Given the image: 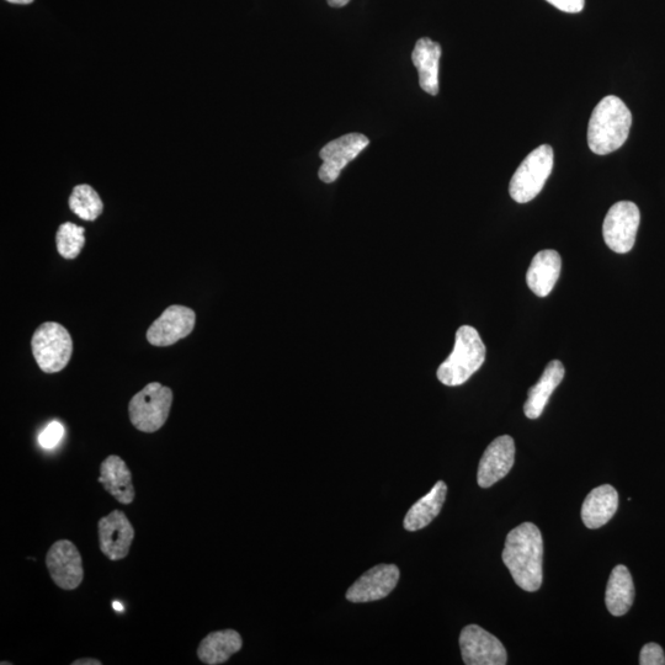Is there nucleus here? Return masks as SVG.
I'll return each instance as SVG.
<instances>
[{"label":"nucleus","mask_w":665,"mask_h":665,"mask_svg":"<svg viewBox=\"0 0 665 665\" xmlns=\"http://www.w3.org/2000/svg\"><path fill=\"white\" fill-rule=\"evenodd\" d=\"M515 444L512 436H499L489 444L478 466L477 481L482 488L492 487L512 470Z\"/></svg>","instance_id":"14"},{"label":"nucleus","mask_w":665,"mask_h":665,"mask_svg":"<svg viewBox=\"0 0 665 665\" xmlns=\"http://www.w3.org/2000/svg\"><path fill=\"white\" fill-rule=\"evenodd\" d=\"M196 313L191 308L173 305L152 323L147 331L148 343L154 347H170L193 333Z\"/></svg>","instance_id":"11"},{"label":"nucleus","mask_w":665,"mask_h":665,"mask_svg":"<svg viewBox=\"0 0 665 665\" xmlns=\"http://www.w3.org/2000/svg\"><path fill=\"white\" fill-rule=\"evenodd\" d=\"M34 358L46 374H56L68 365L73 353V340L60 323H42L31 339Z\"/></svg>","instance_id":"5"},{"label":"nucleus","mask_w":665,"mask_h":665,"mask_svg":"<svg viewBox=\"0 0 665 665\" xmlns=\"http://www.w3.org/2000/svg\"><path fill=\"white\" fill-rule=\"evenodd\" d=\"M641 665H665L663 648L657 643H647L642 648L640 656Z\"/></svg>","instance_id":"26"},{"label":"nucleus","mask_w":665,"mask_h":665,"mask_svg":"<svg viewBox=\"0 0 665 665\" xmlns=\"http://www.w3.org/2000/svg\"><path fill=\"white\" fill-rule=\"evenodd\" d=\"M99 482L117 502L127 505L135 500L131 471L121 457L111 455L101 462Z\"/></svg>","instance_id":"16"},{"label":"nucleus","mask_w":665,"mask_h":665,"mask_svg":"<svg viewBox=\"0 0 665 665\" xmlns=\"http://www.w3.org/2000/svg\"><path fill=\"white\" fill-rule=\"evenodd\" d=\"M329 7L332 8H343L347 5L350 0H327Z\"/></svg>","instance_id":"29"},{"label":"nucleus","mask_w":665,"mask_h":665,"mask_svg":"<svg viewBox=\"0 0 665 665\" xmlns=\"http://www.w3.org/2000/svg\"><path fill=\"white\" fill-rule=\"evenodd\" d=\"M503 562L516 584L525 592L541 588L544 541L535 524L524 523L510 531L503 550Z\"/></svg>","instance_id":"1"},{"label":"nucleus","mask_w":665,"mask_h":665,"mask_svg":"<svg viewBox=\"0 0 665 665\" xmlns=\"http://www.w3.org/2000/svg\"><path fill=\"white\" fill-rule=\"evenodd\" d=\"M9 3L13 4H31L34 2V0H7Z\"/></svg>","instance_id":"31"},{"label":"nucleus","mask_w":665,"mask_h":665,"mask_svg":"<svg viewBox=\"0 0 665 665\" xmlns=\"http://www.w3.org/2000/svg\"><path fill=\"white\" fill-rule=\"evenodd\" d=\"M85 230L72 222L63 223L56 234V246L62 258L72 260L81 254L85 244Z\"/></svg>","instance_id":"24"},{"label":"nucleus","mask_w":665,"mask_h":665,"mask_svg":"<svg viewBox=\"0 0 665 665\" xmlns=\"http://www.w3.org/2000/svg\"><path fill=\"white\" fill-rule=\"evenodd\" d=\"M619 508V493L610 484L593 489L585 498L582 519L588 529H599L608 524Z\"/></svg>","instance_id":"18"},{"label":"nucleus","mask_w":665,"mask_h":665,"mask_svg":"<svg viewBox=\"0 0 665 665\" xmlns=\"http://www.w3.org/2000/svg\"><path fill=\"white\" fill-rule=\"evenodd\" d=\"M242 647L243 640L237 631H216L210 633L201 641L198 648V657L202 663L207 665L223 664L233 654L241 651Z\"/></svg>","instance_id":"20"},{"label":"nucleus","mask_w":665,"mask_h":665,"mask_svg":"<svg viewBox=\"0 0 665 665\" xmlns=\"http://www.w3.org/2000/svg\"><path fill=\"white\" fill-rule=\"evenodd\" d=\"M72 664L73 665H101L103 663L98 661V659L83 658V659H77V661H74Z\"/></svg>","instance_id":"28"},{"label":"nucleus","mask_w":665,"mask_h":665,"mask_svg":"<svg viewBox=\"0 0 665 665\" xmlns=\"http://www.w3.org/2000/svg\"><path fill=\"white\" fill-rule=\"evenodd\" d=\"M561 255L556 250H541L535 255L526 274V283L536 296H549L560 278Z\"/></svg>","instance_id":"15"},{"label":"nucleus","mask_w":665,"mask_h":665,"mask_svg":"<svg viewBox=\"0 0 665 665\" xmlns=\"http://www.w3.org/2000/svg\"><path fill=\"white\" fill-rule=\"evenodd\" d=\"M553 169V150L542 145L532 151L510 180L509 193L519 204L534 200L544 189Z\"/></svg>","instance_id":"6"},{"label":"nucleus","mask_w":665,"mask_h":665,"mask_svg":"<svg viewBox=\"0 0 665 665\" xmlns=\"http://www.w3.org/2000/svg\"><path fill=\"white\" fill-rule=\"evenodd\" d=\"M46 566L52 581L58 588L74 590L83 582L84 569L81 552L69 540H60L51 546L47 552Z\"/></svg>","instance_id":"10"},{"label":"nucleus","mask_w":665,"mask_h":665,"mask_svg":"<svg viewBox=\"0 0 665 665\" xmlns=\"http://www.w3.org/2000/svg\"><path fill=\"white\" fill-rule=\"evenodd\" d=\"M113 608L117 611V613H122V611L125 610V606L119 603V601H114Z\"/></svg>","instance_id":"30"},{"label":"nucleus","mask_w":665,"mask_h":665,"mask_svg":"<svg viewBox=\"0 0 665 665\" xmlns=\"http://www.w3.org/2000/svg\"><path fill=\"white\" fill-rule=\"evenodd\" d=\"M173 404V391L159 382H151L129 404L130 420L143 433H156L166 424Z\"/></svg>","instance_id":"4"},{"label":"nucleus","mask_w":665,"mask_h":665,"mask_svg":"<svg viewBox=\"0 0 665 665\" xmlns=\"http://www.w3.org/2000/svg\"><path fill=\"white\" fill-rule=\"evenodd\" d=\"M399 568L395 565H379L369 569L347 592L351 603H370L385 599L397 587Z\"/></svg>","instance_id":"13"},{"label":"nucleus","mask_w":665,"mask_h":665,"mask_svg":"<svg viewBox=\"0 0 665 665\" xmlns=\"http://www.w3.org/2000/svg\"><path fill=\"white\" fill-rule=\"evenodd\" d=\"M446 494H448V486L445 482L439 481L436 483L427 496L419 499L408 510L406 518H404V529L413 532L427 528L443 509Z\"/></svg>","instance_id":"21"},{"label":"nucleus","mask_w":665,"mask_h":665,"mask_svg":"<svg viewBox=\"0 0 665 665\" xmlns=\"http://www.w3.org/2000/svg\"><path fill=\"white\" fill-rule=\"evenodd\" d=\"M546 2L569 14L581 13L585 4V0H546Z\"/></svg>","instance_id":"27"},{"label":"nucleus","mask_w":665,"mask_h":665,"mask_svg":"<svg viewBox=\"0 0 665 665\" xmlns=\"http://www.w3.org/2000/svg\"><path fill=\"white\" fill-rule=\"evenodd\" d=\"M65 436V427L60 422H51L39 435V443L44 449H55Z\"/></svg>","instance_id":"25"},{"label":"nucleus","mask_w":665,"mask_h":665,"mask_svg":"<svg viewBox=\"0 0 665 665\" xmlns=\"http://www.w3.org/2000/svg\"><path fill=\"white\" fill-rule=\"evenodd\" d=\"M441 46L438 42L423 37L417 41L412 53L414 67L418 69L419 85L425 93L438 95L439 93V66Z\"/></svg>","instance_id":"17"},{"label":"nucleus","mask_w":665,"mask_h":665,"mask_svg":"<svg viewBox=\"0 0 665 665\" xmlns=\"http://www.w3.org/2000/svg\"><path fill=\"white\" fill-rule=\"evenodd\" d=\"M460 647L467 665H505L508 661L502 642L477 625H468L461 631Z\"/></svg>","instance_id":"8"},{"label":"nucleus","mask_w":665,"mask_h":665,"mask_svg":"<svg viewBox=\"0 0 665 665\" xmlns=\"http://www.w3.org/2000/svg\"><path fill=\"white\" fill-rule=\"evenodd\" d=\"M641 214L636 204L620 201L611 207L603 225L606 246L613 252L626 254L635 246Z\"/></svg>","instance_id":"7"},{"label":"nucleus","mask_w":665,"mask_h":665,"mask_svg":"<svg viewBox=\"0 0 665 665\" xmlns=\"http://www.w3.org/2000/svg\"><path fill=\"white\" fill-rule=\"evenodd\" d=\"M565 366L561 361L553 360L546 366L539 382L529 390V398L524 406L525 416L529 419H537L544 413L546 404L558 386L561 385L565 377Z\"/></svg>","instance_id":"19"},{"label":"nucleus","mask_w":665,"mask_h":665,"mask_svg":"<svg viewBox=\"0 0 665 665\" xmlns=\"http://www.w3.org/2000/svg\"><path fill=\"white\" fill-rule=\"evenodd\" d=\"M632 125V114L615 95L605 97L595 106L588 126V146L599 156L613 153L625 145Z\"/></svg>","instance_id":"2"},{"label":"nucleus","mask_w":665,"mask_h":665,"mask_svg":"<svg viewBox=\"0 0 665 665\" xmlns=\"http://www.w3.org/2000/svg\"><path fill=\"white\" fill-rule=\"evenodd\" d=\"M635 600V585L629 568L616 566L606 587L605 603L611 615L622 616L630 611Z\"/></svg>","instance_id":"22"},{"label":"nucleus","mask_w":665,"mask_h":665,"mask_svg":"<svg viewBox=\"0 0 665 665\" xmlns=\"http://www.w3.org/2000/svg\"><path fill=\"white\" fill-rule=\"evenodd\" d=\"M486 353V345L477 329L462 326L456 333L454 350L436 372L438 380L450 387L464 385L481 369Z\"/></svg>","instance_id":"3"},{"label":"nucleus","mask_w":665,"mask_h":665,"mask_svg":"<svg viewBox=\"0 0 665 665\" xmlns=\"http://www.w3.org/2000/svg\"><path fill=\"white\" fill-rule=\"evenodd\" d=\"M100 550L111 561L124 560L129 555L135 529L121 510H114L98 523Z\"/></svg>","instance_id":"12"},{"label":"nucleus","mask_w":665,"mask_h":665,"mask_svg":"<svg viewBox=\"0 0 665 665\" xmlns=\"http://www.w3.org/2000/svg\"><path fill=\"white\" fill-rule=\"evenodd\" d=\"M369 138L361 133H348L327 143L319 152L323 164L318 177L323 183L332 184L339 178L342 170L353 162L369 146Z\"/></svg>","instance_id":"9"},{"label":"nucleus","mask_w":665,"mask_h":665,"mask_svg":"<svg viewBox=\"0 0 665 665\" xmlns=\"http://www.w3.org/2000/svg\"><path fill=\"white\" fill-rule=\"evenodd\" d=\"M72 212L84 221L93 222L103 214L104 204L97 191L87 184L77 185L69 198Z\"/></svg>","instance_id":"23"}]
</instances>
